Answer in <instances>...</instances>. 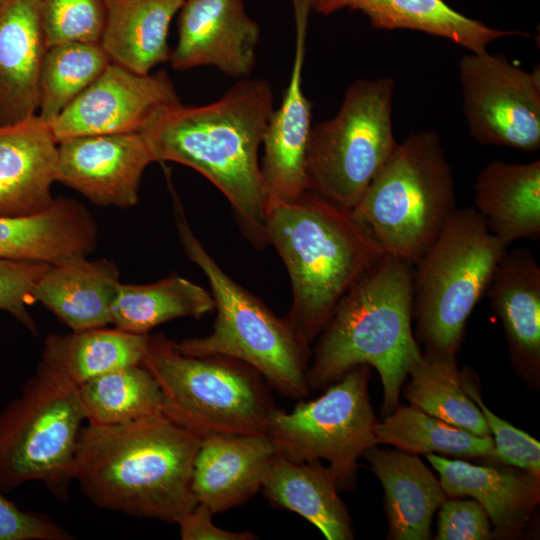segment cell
Segmentation results:
<instances>
[{"label": "cell", "mask_w": 540, "mask_h": 540, "mask_svg": "<svg viewBox=\"0 0 540 540\" xmlns=\"http://www.w3.org/2000/svg\"><path fill=\"white\" fill-rule=\"evenodd\" d=\"M178 103L166 71L137 74L111 62L49 126L57 143L82 136L141 133Z\"/></svg>", "instance_id": "13"}, {"label": "cell", "mask_w": 540, "mask_h": 540, "mask_svg": "<svg viewBox=\"0 0 540 540\" xmlns=\"http://www.w3.org/2000/svg\"><path fill=\"white\" fill-rule=\"evenodd\" d=\"M261 489L272 505L299 514L328 540L353 539L336 476L320 461L293 462L277 452Z\"/></svg>", "instance_id": "27"}, {"label": "cell", "mask_w": 540, "mask_h": 540, "mask_svg": "<svg viewBox=\"0 0 540 540\" xmlns=\"http://www.w3.org/2000/svg\"><path fill=\"white\" fill-rule=\"evenodd\" d=\"M141 364L162 393V413L205 437L266 434L276 408L269 384L241 361L218 355L191 356L162 334L149 336Z\"/></svg>", "instance_id": "7"}, {"label": "cell", "mask_w": 540, "mask_h": 540, "mask_svg": "<svg viewBox=\"0 0 540 540\" xmlns=\"http://www.w3.org/2000/svg\"><path fill=\"white\" fill-rule=\"evenodd\" d=\"M49 265L0 259V310L11 314L33 333H37V327L27 306L34 302V286Z\"/></svg>", "instance_id": "37"}, {"label": "cell", "mask_w": 540, "mask_h": 540, "mask_svg": "<svg viewBox=\"0 0 540 540\" xmlns=\"http://www.w3.org/2000/svg\"><path fill=\"white\" fill-rule=\"evenodd\" d=\"M377 444H389L411 454L440 453L464 459L498 461L491 436H478L420 409L397 407L375 427Z\"/></svg>", "instance_id": "32"}, {"label": "cell", "mask_w": 540, "mask_h": 540, "mask_svg": "<svg viewBox=\"0 0 540 540\" xmlns=\"http://www.w3.org/2000/svg\"><path fill=\"white\" fill-rule=\"evenodd\" d=\"M462 386L466 394L480 408L490 433L494 435L493 441L498 461L540 476L539 441L499 418L487 408L471 378L466 374H462Z\"/></svg>", "instance_id": "36"}, {"label": "cell", "mask_w": 540, "mask_h": 540, "mask_svg": "<svg viewBox=\"0 0 540 540\" xmlns=\"http://www.w3.org/2000/svg\"><path fill=\"white\" fill-rule=\"evenodd\" d=\"M212 510L198 503L178 523L183 540H253L255 535L249 531H228L212 522Z\"/></svg>", "instance_id": "40"}, {"label": "cell", "mask_w": 540, "mask_h": 540, "mask_svg": "<svg viewBox=\"0 0 540 540\" xmlns=\"http://www.w3.org/2000/svg\"><path fill=\"white\" fill-rule=\"evenodd\" d=\"M78 386L40 361L21 395L0 414V488L40 481L67 501L82 423Z\"/></svg>", "instance_id": "9"}, {"label": "cell", "mask_w": 540, "mask_h": 540, "mask_svg": "<svg viewBox=\"0 0 540 540\" xmlns=\"http://www.w3.org/2000/svg\"><path fill=\"white\" fill-rule=\"evenodd\" d=\"M110 63L99 43L49 47L40 72L38 116L50 125Z\"/></svg>", "instance_id": "34"}, {"label": "cell", "mask_w": 540, "mask_h": 540, "mask_svg": "<svg viewBox=\"0 0 540 540\" xmlns=\"http://www.w3.org/2000/svg\"><path fill=\"white\" fill-rule=\"evenodd\" d=\"M47 49L40 0H0V126L36 115Z\"/></svg>", "instance_id": "19"}, {"label": "cell", "mask_w": 540, "mask_h": 540, "mask_svg": "<svg viewBox=\"0 0 540 540\" xmlns=\"http://www.w3.org/2000/svg\"><path fill=\"white\" fill-rule=\"evenodd\" d=\"M404 396L410 405L478 436H491L486 420L462 386L455 355L428 351L412 365Z\"/></svg>", "instance_id": "31"}, {"label": "cell", "mask_w": 540, "mask_h": 540, "mask_svg": "<svg viewBox=\"0 0 540 540\" xmlns=\"http://www.w3.org/2000/svg\"><path fill=\"white\" fill-rule=\"evenodd\" d=\"M78 391L89 424L117 425L162 413L161 390L141 363L92 378Z\"/></svg>", "instance_id": "33"}, {"label": "cell", "mask_w": 540, "mask_h": 540, "mask_svg": "<svg viewBox=\"0 0 540 540\" xmlns=\"http://www.w3.org/2000/svg\"><path fill=\"white\" fill-rule=\"evenodd\" d=\"M259 38L260 27L243 0H185L169 61L178 71L214 66L229 77L244 78L256 65Z\"/></svg>", "instance_id": "15"}, {"label": "cell", "mask_w": 540, "mask_h": 540, "mask_svg": "<svg viewBox=\"0 0 540 540\" xmlns=\"http://www.w3.org/2000/svg\"><path fill=\"white\" fill-rule=\"evenodd\" d=\"M509 342L511 357L527 369L540 359V267L527 248L506 250L486 291Z\"/></svg>", "instance_id": "24"}, {"label": "cell", "mask_w": 540, "mask_h": 540, "mask_svg": "<svg viewBox=\"0 0 540 540\" xmlns=\"http://www.w3.org/2000/svg\"><path fill=\"white\" fill-rule=\"evenodd\" d=\"M266 232L290 277L285 319L311 350L337 302L384 252L350 211L309 191L294 201L270 197Z\"/></svg>", "instance_id": "4"}, {"label": "cell", "mask_w": 540, "mask_h": 540, "mask_svg": "<svg viewBox=\"0 0 540 540\" xmlns=\"http://www.w3.org/2000/svg\"><path fill=\"white\" fill-rule=\"evenodd\" d=\"M310 9L331 15L342 9L358 11L377 29H410L443 37L479 53L498 39L523 35L485 25L453 9L444 0H309Z\"/></svg>", "instance_id": "21"}, {"label": "cell", "mask_w": 540, "mask_h": 540, "mask_svg": "<svg viewBox=\"0 0 540 540\" xmlns=\"http://www.w3.org/2000/svg\"><path fill=\"white\" fill-rule=\"evenodd\" d=\"M463 111L480 144L536 151L540 148V69L531 72L502 54L469 52L459 61Z\"/></svg>", "instance_id": "12"}, {"label": "cell", "mask_w": 540, "mask_h": 540, "mask_svg": "<svg viewBox=\"0 0 540 540\" xmlns=\"http://www.w3.org/2000/svg\"><path fill=\"white\" fill-rule=\"evenodd\" d=\"M175 220L186 255L206 276L217 311L212 332L174 342L191 356L229 357L256 370L279 393L303 400L310 394L311 350L297 338L285 318L227 275L192 232L178 198Z\"/></svg>", "instance_id": "5"}, {"label": "cell", "mask_w": 540, "mask_h": 540, "mask_svg": "<svg viewBox=\"0 0 540 540\" xmlns=\"http://www.w3.org/2000/svg\"><path fill=\"white\" fill-rule=\"evenodd\" d=\"M450 497H472L485 509L500 535L520 531L539 502V476L494 466H478L434 453L426 455Z\"/></svg>", "instance_id": "23"}, {"label": "cell", "mask_w": 540, "mask_h": 540, "mask_svg": "<svg viewBox=\"0 0 540 540\" xmlns=\"http://www.w3.org/2000/svg\"><path fill=\"white\" fill-rule=\"evenodd\" d=\"M47 47L99 43L105 25L104 0H40Z\"/></svg>", "instance_id": "35"}, {"label": "cell", "mask_w": 540, "mask_h": 540, "mask_svg": "<svg viewBox=\"0 0 540 540\" xmlns=\"http://www.w3.org/2000/svg\"><path fill=\"white\" fill-rule=\"evenodd\" d=\"M507 249L474 206L448 219L413 267L412 318L428 351L456 355L466 321Z\"/></svg>", "instance_id": "8"}, {"label": "cell", "mask_w": 540, "mask_h": 540, "mask_svg": "<svg viewBox=\"0 0 540 540\" xmlns=\"http://www.w3.org/2000/svg\"><path fill=\"white\" fill-rule=\"evenodd\" d=\"M214 308L211 293L176 273L150 284H121L111 310V324L137 334L182 317L199 319Z\"/></svg>", "instance_id": "30"}, {"label": "cell", "mask_w": 540, "mask_h": 540, "mask_svg": "<svg viewBox=\"0 0 540 540\" xmlns=\"http://www.w3.org/2000/svg\"><path fill=\"white\" fill-rule=\"evenodd\" d=\"M413 264L383 254L345 292L320 333L308 368L311 389L370 365L383 385V411L392 412L412 365L421 357L412 331Z\"/></svg>", "instance_id": "3"}, {"label": "cell", "mask_w": 540, "mask_h": 540, "mask_svg": "<svg viewBox=\"0 0 540 540\" xmlns=\"http://www.w3.org/2000/svg\"><path fill=\"white\" fill-rule=\"evenodd\" d=\"M72 535L48 516L19 509L0 488V540H69Z\"/></svg>", "instance_id": "39"}, {"label": "cell", "mask_w": 540, "mask_h": 540, "mask_svg": "<svg viewBox=\"0 0 540 540\" xmlns=\"http://www.w3.org/2000/svg\"><path fill=\"white\" fill-rule=\"evenodd\" d=\"M293 3L296 12L294 62L282 102L269 118L260 161L270 197L281 201H294L308 192L305 157L312 127V103L302 88L309 0H293Z\"/></svg>", "instance_id": "16"}, {"label": "cell", "mask_w": 540, "mask_h": 540, "mask_svg": "<svg viewBox=\"0 0 540 540\" xmlns=\"http://www.w3.org/2000/svg\"><path fill=\"white\" fill-rule=\"evenodd\" d=\"M273 110L270 83L242 79L212 103L168 107L141 132L154 161L186 165L214 184L244 236L259 248L269 244L270 203L259 149Z\"/></svg>", "instance_id": "1"}, {"label": "cell", "mask_w": 540, "mask_h": 540, "mask_svg": "<svg viewBox=\"0 0 540 540\" xmlns=\"http://www.w3.org/2000/svg\"><path fill=\"white\" fill-rule=\"evenodd\" d=\"M456 210L440 137L421 131L398 143L350 212L384 254L414 265Z\"/></svg>", "instance_id": "6"}, {"label": "cell", "mask_w": 540, "mask_h": 540, "mask_svg": "<svg viewBox=\"0 0 540 540\" xmlns=\"http://www.w3.org/2000/svg\"><path fill=\"white\" fill-rule=\"evenodd\" d=\"M363 456L383 486L391 538L428 539L432 517L447 500L440 481L411 453L373 446Z\"/></svg>", "instance_id": "25"}, {"label": "cell", "mask_w": 540, "mask_h": 540, "mask_svg": "<svg viewBox=\"0 0 540 540\" xmlns=\"http://www.w3.org/2000/svg\"><path fill=\"white\" fill-rule=\"evenodd\" d=\"M394 81L350 84L337 114L311 127L306 148L308 191L351 211L396 149Z\"/></svg>", "instance_id": "10"}, {"label": "cell", "mask_w": 540, "mask_h": 540, "mask_svg": "<svg viewBox=\"0 0 540 540\" xmlns=\"http://www.w3.org/2000/svg\"><path fill=\"white\" fill-rule=\"evenodd\" d=\"M367 365L357 366L320 397L300 401L290 412L275 408L266 434L277 452L293 462L324 459L339 489L350 488L357 460L377 444V419L369 399Z\"/></svg>", "instance_id": "11"}, {"label": "cell", "mask_w": 540, "mask_h": 540, "mask_svg": "<svg viewBox=\"0 0 540 540\" xmlns=\"http://www.w3.org/2000/svg\"><path fill=\"white\" fill-rule=\"evenodd\" d=\"M276 454L267 434L202 437L193 464L192 492L214 514L237 507L262 488Z\"/></svg>", "instance_id": "17"}, {"label": "cell", "mask_w": 540, "mask_h": 540, "mask_svg": "<svg viewBox=\"0 0 540 540\" xmlns=\"http://www.w3.org/2000/svg\"><path fill=\"white\" fill-rule=\"evenodd\" d=\"M119 285L114 262L76 258L49 265L34 286L33 298L72 331H82L111 324Z\"/></svg>", "instance_id": "22"}, {"label": "cell", "mask_w": 540, "mask_h": 540, "mask_svg": "<svg viewBox=\"0 0 540 540\" xmlns=\"http://www.w3.org/2000/svg\"><path fill=\"white\" fill-rule=\"evenodd\" d=\"M185 0H104L106 17L99 44L111 60L137 74L167 62L172 18Z\"/></svg>", "instance_id": "28"}, {"label": "cell", "mask_w": 540, "mask_h": 540, "mask_svg": "<svg viewBox=\"0 0 540 540\" xmlns=\"http://www.w3.org/2000/svg\"><path fill=\"white\" fill-rule=\"evenodd\" d=\"M96 240L92 215L72 199H55L35 215L0 216V259L58 264L87 257Z\"/></svg>", "instance_id": "20"}, {"label": "cell", "mask_w": 540, "mask_h": 540, "mask_svg": "<svg viewBox=\"0 0 540 540\" xmlns=\"http://www.w3.org/2000/svg\"><path fill=\"white\" fill-rule=\"evenodd\" d=\"M474 208L488 229L507 248L540 237V161L506 163L493 160L475 182Z\"/></svg>", "instance_id": "26"}, {"label": "cell", "mask_w": 540, "mask_h": 540, "mask_svg": "<svg viewBox=\"0 0 540 540\" xmlns=\"http://www.w3.org/2000/svg\"><path fill=\"white\" fill-rule=\"evenodd\" d=\"M58 143L38 115L0 126V216L41 213L55 201Z\"/></svg>", "instance_id": "18"}, {"label": "cell", "mask_w": 540, "mask_h": 540, "mask_svg": "<svg viewBox=\"0 0 540 540\" xmlns=\"http://www.w3.org/2000/svg\"><path fill=\"white\" fill-rule=\"evenodd\" d=\"M492 536L489 517L477 500H446L440 507L438 540H485Z\"/></svg>", "instance_id": "38"}, {"label": "cell", "mask_w": 540, "mask_h": 540, "mask_svg": "<svg viewBox=\"0 0 540 540\" xmlns=\"http://www.w3.org/2000/svg\"><path fill=\"white\" fill-rule=\"evenodd\" d=\"M148 340V334L131 333L116 327L51 334L45 340L41 361L79 386L102 374L140 364Z\"/></svg>", "instance_id": "29"}, {"label": "cell", "mask_w": 540, "mask_h": 540, "mask_svg": "<svg viewBox=\"0 0 540 540\" xmlns=\"http://www.w3.org/2000/svg\"><path fill=\"white\" fill-rule=\"evenodd\" d=\"M202 437L163 413L82 427L74 480L96 506L179 523L198 501L191 489Z\"/></svg>", "instance_id": "2"}, {"label": "cell", "mask_w": 540, "mask_h": 540, "mask_svg": "<svg viewBox=\"0 0 540 540\" xmlns=\"http://www.w3.org/2000/svg\"><path fill=\"white\" fill-rule=\"evenodd\" d=\"M154 162L141 133L82 136L58 143L57 181L100 206L138 201L142 175Z\"/></svg>", "instance_id": "14"}]
</instances>
